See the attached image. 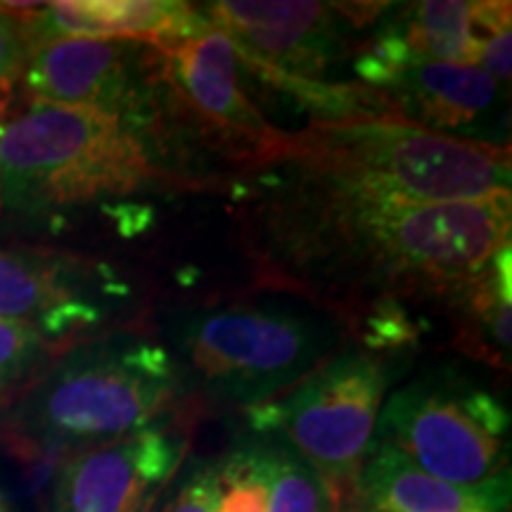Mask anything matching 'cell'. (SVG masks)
<instances>
[{"mask_svg": "<svg viewBox=\"0 0 512 512\" xmlns=\"http://www.w3.org/2000/svg\"><path fill=\"white\" fill-rule=\"evenodd\" d=\"M242 195V245L256 283L318 309L460 306L510 245V192L401 204L259 174Z\"/></svg>", "mask_w": 512, "mask_h": 512, "instance_id": "1", "label": "cell"}, {"mask_svg": "<svg viewBox=\"0 0 512 512\" xmlns=\"http://www.w3.org/2000/svg\"><path fill=\"white\" fill-rule=\"evenodd\" d=\"M273 174L344 195L451 204L510 192L508 145L427 131L401 119L313 121L280 131L252 176Z\"/></svg>", "mask_w": 512, "mask_h": 512, "instance_id": "2", "label": "cell"}, {"mask_svg": "<svg viewBox=\"0 0 512 512\" xmlns=\"http://www.w3.org/2000/svg\"><path fill=\"white\" fill-rule=\"evenodd\" d=\"M155 188H195L121 114L31 102L0 117V202L31 219Z\"/></svg>", "mask_w": 512, "mask_h": 512, "instance_id": "3", "label": "cell"}, {"mask_svg": "<svg viewBox=\"0 0 512 512\" xmlns=\"http://www.w3.org/2000/svg\"><path fill=\"white\" fill-rule=\"evenodd\" d=\"M169 337L176 373L219 401L259 406L328 361L344 328L313 304L266 299L183 311Z\"/></svg>", "mask_w": 512, "mask_h": 512, "instance_id": "4", "label": "cell"}, {"mask_svg": "<svg viewBox=\"0 0 512 512\" xmlns=\"http://www.w3.org/2000/svg\"><path fill=\"white\" fill-rule=\"evenodd\" d=\"M174 356L138 335L62 356L17 406V427L46 446H95L145 427L174 392Z\"/></svg>", "mask_w": 512, "mask_h": 512, "instance_id": "5", "label": "cell"}, {"mask_svg": "<svg viewBox=\"0 0 512 512\" xmlns=\"http://www.w3.org/2000/svg\"><path fill=\"white\" fill-rule=\"evenodd\" d=\"M162 50L150 133L166 164L174 155L219 157L252 176L283 128L271 126L240 83L233 38L219 27ZM171 169V166H169Z\"/></svg>", "mask_w": 512, "mask_h": 512, "instance_id": "6", "label": "cell"}, {"mask_svg": "<svg viewBox=\"0 0 512 512\" xmlns=\"http://www.w3.org/2000/svg\"><path fill=\"white\" fill-rule=\"evenodd\" d=\"M389 370L361 349H344L320 363L283 401L252 413L259 432H278L332 489L354 486L368 456Z\"/></svg>", "mask_w": 512, "mask_h": 512, "instance_id": "7", "label": "cell"}, {"mask_svg": "<svg viewBox=\"0 0 512 512\" xmlns=\"http://www.w3.org/2000/svg\"><path fill=\"white\" fill-rule=\"evenodd\" d=\"M508 427V411L489 392L444 377L418 380L389 396L377 418V439L441 482L475 486L508 470Z\"/></svg>", "mask_w": 512, "mask_h": 512, "instance_id": "8", "label": "cell"}, {"mask_svg": "<svg viewBox=\"0 0 512 512\" xmlns=\"http://www.w3.org/2000/svg\"><path fill=\"white\" fill-rule=\"evenodd\" d=\"M159 62L162 50L136 38H60L31 50L24 88L34 102L114 112L150 131Z\"/></svg>", "mask_w": 512, "mask_h": 512, "instance_id": "9", "label": "cell"}, {"mask_svg": "<svg viewBox=\"0 0 512 512\" xmlns=\"http://www.w3.org/2000/svg\"><path fill=\"white\" fill-rule=\"evenodd\" d=\"M377 8L382 5L221 0L202 5V12L256 60L280 72L320 79L354 50V31L373 22L382 12Z\"/></svg>", "mask_w": 512, "mask_h": 512, "instance_id": "10", "label": "cell"}, {"mask_svg": "<svg viewBox=\"0 0 512 512\" xmlns=\"http://www.w3.org/2000/svg\"><path fill=\"white\" fill-rule=\"evenodd\" d=\"M181 456V441L150 425L88 446L62 465L53 512H145Z\"/></svg>", "mask_w": 512, "mask_h": 512, "instance_id": "11", "label": "cell"}, {"mask_svg": "<svg viewBox=\"0 0 512 512\" xmlns=\"http://www.w3.org/2000/svg\"><path fill=\"white\" fill-rule=\"evenodd\" d=\"M98 275L86 264L36 249H0V318L29 323L46 337L88 328L102 318L91 299Z\"/></svg>", "mask_w": 512, "mask_h": 512, "instance_id": "12", "label": "cell"}, {"mask_svg": "<svg viewBox=\"0 0 512 512\" xmlns=\"http://www.w3.org/2000/svg\"><path fill=\"white\" fill-rule=\"evenodd\" d=\"M31 50L60 38H136L157 48L188 41L214 27L190 3L169 0H62L19 22Z\"/></svg>", "mask_w": 512, "mask_h": 512, "instance_id": "13", "label": "cell"}, {"mask_svg": "<svg viewBox=\"0 0 512 512\" xmlns=\"http://www.w3.org/2000/svg\"><path fill=\"white\" fill-rule=\"evenodd\" d=\"M354 491L370 512H508L510 470L475 486L448 484L377 439L370 441Z\"/></svg>", "mask_w": 512, "mask_h": 512, "instance_id": "14", "label": "cell"}, {"mask_svg": "<svg viewBox=\"0 0 512 512\" xmlns=\"http://www.w3.org/2000/svg\"><path fill=\"white\" fill-rule=\"evenodd\" d=\"M498 83L484 69L432 62L411 67L384 88L396 119L448 133L475 126L498 102Z\"/></svg>", "mask_w": 512, "mask_h": 512, "instance_id": "15", "label": "cell"}, {"mask_svg": "<svg viewBox=\"0 0 512 512\" xmlns=\"http://www.w3.org/2000/svg\"><path fill=\"white\" fill-rule=\"evenodd\" d=\"M403 43L415 67L432 62L475 67L484 38L472 29V3L427 0L403 5L382 24Z\"/></svg>", "mask_w": 512, "mask_h": 512, "instance_id": "16", "label": "cell"}, {"mask_svg": "<svg viewBox=\"0 0 512 512\" xmlns=\"http://www.w3.org/2000/svg\"><path fill=\"white\" fill-rule=\"evenodd\" d=\"M238 50V57L273 88L283 91L316 114L313 121H328V124H347V121H373V119H396L392 102L387 95L361 83H328L323 79H304L294 76L271 64L256 60L254 55Z\"/></svg>", "mask_w": 512, "mask_h": 512, "instance_id": "17", "label": "cell"}, {"mask_svg": "<svg viewBox=\"0 0 512 512\" xmlns=\"http://www.w3.org/2000/svg\"><path fill=\"white\" fill-rule=\"evenodd\" d=\"M266 444L271 460L268 512H332L335 503L316 467L278 432L268 434Z\"/></svg>", "mask_w": 512, "mask_h": 512, "instance_id": "18", "label": "cell"}, {"mask_svg": "<svg viewBox=\"0 0 512 512\" xmlns=\"http://www.w3.org/2000/svg\"><path fill=\"white\" fill-rule=\"evenodd\" d=\"M271 460L266 439L254 441L214 470V512H268Z\"/></svg>", "mask_w": 512, "mask_h": 512, "instance_id": "19", "label": "cell"}, {"mask_svg": "<svg viewBox=\"0 0 512 512\" xmlns=\"http://www.w3.org/2000/svg\"><path fill=\"white\" fill-rule=\"evenodd\" d=\"M46 339L34 325L0 318V387L22 380L41 363Z\"/></svg>", "mask_w": 512, "mask_h": 512, "instance_id": "20", "label": "cell"}, {"mask_svg": "<svg viewBox=\"0 0 512 512\" xmlns=\"http://www.w3.org/2000/svg\"><path fill=\"white\" fill-rule=\"evenodd\" d=\"M27 60L29 46L22 27H19L17 19L0 12V93L10 91ZM0 102H3V98H0Z\"/></svg>", "mask_w": 512, "mask_h": 512, "instance_id": "21", "label": "cell"}, {"mask_svg": "<svg viewBox=\"0 0 512 512\" xmlns=\"http://www.w3.org/2000/svg\"><path fill=\"white\" fill-rule=\"evenodd\" d=\"M164 512H214V470L188 477Z\"/></svg>", "mask_w": 512, "mask_h": 512, "instance_id": "22", "label": "cell"}, {"mask_svg": "<svg viewBox=\"0 0 512 512\" xmlns=\"http://www.w3.org/2000/svg\"><path fill=\"white\" fill-rule=\"evenodd\" d=\"M512 31H498V34H491L484 38L482 57H479V64L484 67V72L496 79L498 83L510 81V53H512Z\"/></svg>", "mask_w": 512, "mask_h": 512, "instance_id": "23", "label": "cell"}, {"mask_svg": "<svg viewBox=\"0 0 512 512\" xmlns=\"http://www.w3.org/2000/svg\"><path fill=\"white\" fill-rule=\"evenodd\" d=\"M510 3H472V29H482L486 34H498V31L510 29Z\"/></svg>", "mask_w": 512, "mask_h": 512, "instance_id": "24", "label": "cell"}, {"mask_svg": "<svg viewBox=\"0 0 512 512\" xmlns=\"http://www.w3.org/2000/svg\"><path fill=\"white\" fill-rule=\"evenodd\" d=\"M0 512H3V508H0Z\"/></svg>", "mask_w": 512, "mask_h": 512, "instance_id": "25", "label": "cell"}]
</instances>
